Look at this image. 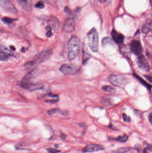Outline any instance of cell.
Returning <instances> with one entry per match:
<instances>
[{"label":"cell","instance_id":"6da1fadb","mask_svg":"<svg viewBox=\"0 0 152 153\" xmlns=\"http://www.w3.org/2000/svg\"><path fill=\"white\" fill-rule=\"evenodd\" d=\"M68 58L69 61H72L78 56L80 50V39L76 35L71 36L68 43Z\"/></svg>","mask_w":152,"mask_h":153},{"label":"cell","instance_id":"7a4b0ae2","mask_svg":"<svg viewBox=\"0 0 152 153\" xmlns=\"http://www.w3.org/2000/svg\"><path fill=\"white\" fill-rule=\"evenodd\" d=\"M39 73V70L37 68L32 69L23 78L21 82V85L23 88L27 89L30 85L33 84L35 79Z\"/></svg>","mask_w":152,"mask_h":153},{"label":"cell","instance_id":"3957f363","mask_svg":"<svg viewBox=\"0 0 152 153\" xmlns=\"http://www.w3.org/2000/svg\"><path fill=\"white\" fill-rule=\"evenodd\" d=\"M88 45L93 52H97L99 47V35L97 30L93 28L89 31L87 35Z\"/></svg>","mask_w":152,"mask_h":153},{"label":"cell","instance_id":"277c9868","mask_svg":"<svg viewBox=\"0 0 152 153\" xmlns=\"http://www.w3.org/2000/svg\"><path fill=\"white\" fill-rule=\"evenodd\" d=\"M52 54V51L50 49L44 50L35 55L31 62L33 65L41 64L49 59Z\"/></svg>","mask_w":152,"mask_h":153},{"label":"cell","instance_id":"5b68a950","mask_svg":"<svg viewBox=\"0 0 152 153\" xmlns=\"http://www.w3.org/2000/svg\"><path fill=\"white\" fill-rule=\"evenodd\" d=\"M80 68L78 65L74 64H64L59 68V71L65 75H73L80 72Z\"/></svg>","mask_w":152,"mask_h":153},{"label":"cell","instance_id":"8992f818","mask_svg":"<svg viewBox=\"0 0 152 153\" xmlns=\"http://www.w3.org/2000/svg\"><path fill=\"white\" fill-rule=\"evenodd\" d=\"M109 82L116 87H122L128 82V79L125 76L118 74H111L109 77Z\"/></svg>","mask_w":152,"mask_h":153},{"label":"cell","instance_id":"52a82bcc","mask_svg":"<svg viewBox=\"0 0 152 153\" xmlns=\"http://www.w3.org/2000/svg\"><path fill=\"white\" fill-rule=\"evenodd\" d=\"M39 18L46 22L49 26L51 27V29H53L54 30H58L59 29L60 23L59 20L56 17L53 16H42Z\"/></svg>","mask_w":152,"mask_h":153},{"label":"cell","instance_id":"ba28073f","mask_svg":"<svg viewBox=\"0 0 152 153\" xmlns=\"http://www.w3.org/2000/svg\"><path fill=\"white\" fill-rule=\"evenodd\" d=\"M0 6L9 13L17 14L18 11L9 0H0Z\"/></svg>","mask_w":152,"mask_h":153},{"label":"cell","instance_id":"9c48e42d","mask_svg":"<svg viewBox=\"0 0 152 153\" xmlns=\"http://www.w3.org/2000/svg\"><path fill=\"white\" fill-rule=\"evenodd\" d=\"M137 63L139 68L144 71L147 72L150 70L149 63L143 54L138 56L137 59Z\"/></svg>","mask_w":152,"mask_h":153},{"label":"cell","instance_id":"30bf717a","mask_svg":"<svg viewBox=\"0 0 152 153\" xmlns=\"http://www.w3.org/2000/svg\"><path fill=\"white\" fill-rule=\"evenodd\" d=\"M131 52L137 56L142 54L143 48L140 41L136 40H133L131 41L130 45Z\"/></svg>","mask_w":152,"mask_h":153},{"label":"cell","instance_id":"8fae6325","mask_svg":"<svg viewBox=\"0 0 152 153\" xmlns=\"http://www.w3.org/2000/svg\"><path fill=\"white\" fill-rule=\"evenodd\" d=\"M75 27V22L74 18L68 17L64 22L63 30L66 33H71L74 31Z\"/></svg>","mask_w":152,"mask_h":153},{"label":"cell","instance_id":"7c38bea8","mask_svg":"<svg viewBox=\"0 0 152 153\" xmlns=\"http://www.w3.org/2000/svg\"><path fill=\"white\" fill-rule=\"evenodd\" d=\"M17 3L24 10L31 12L32 10V0H17Z\"/></svg>","mask_w":152,"mask_h":153},{"label":"cell","instance_id":"4fadbf2b","mask_svg":"<svg viewBox=\"0 0 152 153\" xmlns=\"http://www.w3.org/2000/svg\"><path fill=\"white\" fill-rule=\"evenodd\" d=\"M104 148L103 146L97 144H89L86 146L83 150V153H92L94 152L104 150Z\"/></svg>","mask_w":152,"mask_h":153},{"label":"cell","instance_id":"5bb4252c","mask_svg":"<svg viewBox=\"0 0 152 153\" xmlns=\"http://www.w3.org/2000/svg\"><path fill=\"white\" fill-rule=\"evenodd\" d=\"M111 35L113 41L118 44H121L123 43L125 36L122 34L120 33L115 30H112Z\"/></svg>","mask_w":152,"mask_h":153},{"label":"cell","instance_id":"9a60e30c","mask_svg":"<svg viewBox=\"0 0 152 153\" xmlns=\"http://www.w3.org/2000/svg\"><path fill=\"white\" fill-rule=\"evenodd\" d=\"M0 51L7 55L9 57L11 56H14V57L16 56L15 53H14L12 50L11 51L6 47L2 45H0Z\"/></svg>","mask_w":152,"mask_h":153},{"label":"cell","instance_id":"2e32d148","mask_svg":"<svg viewBox=\"0 0 152 153\" xmlns=\"http://www.w3.org/2000/svg\"><path fill=\"white\" fill-rule=\"evenodd\" d=\"M152 29L151 23H146L143 25L142 28V31L143 33L146 34L149 33Z\"/></svg>","mask_w":152,"mask_h":153},{"label":"cell","instance_id":"e0dca14e","mask_svg":"<svg viewBox=\"0 0 152 153\" xmlns=\"http://www.w3.org/2000/svg\"><path fill=\"white\" fill-rule=\"evenodd\" d=\"M43 88V86L42 84H33L31 85H30V86L27 88V89L29 91H36V90H38V89H42Z\"/></svg>","mask_w":152,"mask_h":153},{"label":"cell","instance_id":"ac0fdd59","mask_svg":"<svg viewBox=\"0 0 152 153\" xmlns=\"http://www.w3.org/2000/svg\"><path fill=\"white\" fill-rule=\"evenodd\" d=\"M130 147H122L113 151V153H128L131 150Z\"/></svg>","mask_w":152,"mask_h":153},{"label":"cell","instance_id":"d6986e66","mask_svg":"<svg viewBox=\"0 0 152 153\" xmlns=\"http://www.w3.org/2000/svg\"><path fill=\"white\" fill-rule=\"evenodd\" d=\"M134 75L135 76V77L138 79V80L139 81V82H140L142 84H143L144 86H145L148 89L150 90L151 89V87H152L151 85H149V84L146 81H145L144 79H142L141 77H140V76H138V75H136V74H135Z\"/></svg>","mask_w":152,"mask_h":153},{"label":"cell","instance_id":"ffe728a7","mask_svg":"<svg viewBox=\"0 0 152 153\" xmlns=\"http://www.w3.org/2000/svg\"><path fill=\"white\" fill-rule=\"evenodd\" d=\"M102 89L105 92L109 93H114L116 92L115 89L110 86H104L102 87Z\"/></svg>","mask_w":152,"mask_h":153},{"label":"cell","instance_id":"44dd1931","mask_svg":"<svg viewBox=\"0 0 152 153\" xmlns=\"http://www.w3.org/2000/svg\"><path fill=\"white\" fill-rule=\"evenodd\" d=\"M128 135L127 134H124L122 136H120L117 138L114 139V140L120 143H124L126 142L127 141H128Z\"/></svg>","mask_w":152,"mask_h":153},{"label":"cell","instance_id":"7402d4cb","mask_svg":"<svg viewBox=\"0 0 152 153\" xmlns=\"http://www.w3.org/2000/svg\"><path fill=\"white\" fill-rule=\"evenodd\" d=\"M113 40H111V38L109 37L104 38L102 40V44L103 45H106L108 44H113Z\"/></svg>","mask_w":152,"mask_h":153},{"label":"cell","instance_id":"603a6c76","mask_svg":"<svg viewBox=\"0 0 152 153\" xmlns=\"http://www.w3.org/2000/svg\"><path fill=\"white\" fill-rule=\"evenodd\" d=\"M2 21L6 24H10L15 21V19L8 17H4L2 19Z\"/></svg>","mask_w":152,"mask_h":153},{"label":"cell","instance_id":"cb8c5ba5","mask_svg":"<svg viewBox=\"0 0 152 153\" xmlns=\"http://www.w3.org/2000/svg\"><path fill=\"white\" fill-rule=\"evenodd\" d=\"M90 55L88 54L87 53H85L83 52V64H85L86 63V62L88 61V60L90 58Z\"/></svg>","mask_w":152,"mask_h":153},{"label":"cell","instance_id":"d4e9b609","mask_svg":"<svg viewBox=\"0 0 152 153\" xmlns=\"http://www.w3.org/2000/svg\"><path fill=\"white\" fill-rule=\"evenodd\" d=\"M59 112V110L58 108H53V109H50L47 112V113L49 115H53L54 114L56 113L57 112Z\"/></svg>","mask_w":152,"mask_h":153},{"label":"cell","instance_id":"484cf974","mask_svg":"<svg viewBox=\"0 0 152 153\" xmlns=\"http://www.w3.org/2000/svg\"><path fill=\"white\" fill-rule=\"evenodd\" d=\"M35 7L38 9H43L45 7V6L42 2L39 1L35 5Z\"/></svg>","mask_w":152,"mask_h":153},{"label":"cell","instance_id":"4316f807","mask_svg":"<svg viewBox=\"0 0 152 153\" xmlns=\"http://www.w3.org/2000/svg\"><path fill=\"white\" fill-rule=\"evenodd\" d=\"M101 103L102 104L104 105V106H109V105L110 104L109 100L107 99H101Z\"/></svg>","mask_w":152,"mask_h":153},{"label":"cell","instance_id":"83f0119b","mask_svg":"<svg viewBox=\"0 0 152 153\" xmlns=\"http://www.w3.org/2000/svg\"><path fill=\"white\" fill-rule=\"evenodd\" d=\"M47 33H46L47 36L48 37H51L52 36V31H51V27H49V26L47 27Z\"/></svg>","mask_w":152,"mask_h":153},{"label":"cell","instance_id":"f1b7e54d","mask_svg":"<svg viewBox=\"0 0 152 153\" xmlns=\"http://www.w3.org/2000/svg\"><path fill=\"white\" fill-rule=\"evenodd\" d=\"M47 150L50 153H58L60 152V150H57L55 149L52 148H49L47 149Z\"/></svg>","mask_w":152,"mask_h":153},{"label":"cell","instance_id":"f546056e","mask_svg":"<svg viewBox=\"0 0 152 153\" xmlns=\"http://www.w3.org/2000/svg\"><path fill=\"white\" fill-rule=\"evenodd\" d=\"M135 149L137 150L138 153H143L142 149L139 144H137L135 146Z\"/></svg>","mask_w":152,"mask_h":153},{"label":"cell","instance_id":"4dcf8cb0","mask_svg":"<svg viewBox=\"0 0 152 153\" xmlns=\"http://www.w3.org/2000/svg\"><path fill=\"white\" fill-rule=\"evenodd\" d=\"M123 120L125 122H130L131 121V119L130 117L126 115V114L123 113Z\"/></svg>","mask_w":152,"mask_h":153},{"label":"cell","instance_id":"1f68e13d","mask_svg":"<svg viewBox=\"0 0 152 153\" xmlns=\"http://www.w3.org/2000/svg\"><path fill=\"white\" fill-rule=\"evenodd\" d=\"M59 101V99H50V100H45L46 102L47 103H57Z\"/></svg>","mask_w":152,"mask_h":153},{"label":"cell","instance_id":"d6a6232c","mask_svg":"<svg viewBox=\"0 0 152 153\" xmlns=\"http://www.w3.org/2000/svg\"><path fill=\"white\" fill-rule=\"evenodd\" d=\"M64 12L68 15H71V11L68 7H66L64 9Z\"/></svg>","mask_w":152,"mask_h":153},{"label":"cell","instance_id":"836d02e7","mask_svg":"<svg viewBox=\"0 0 152 153\" xmlns=\"http://www.w3.org/2000/svg\"><path fill=\"white\" fill-rule=\"evenodd\" d=\"M145 77L146 78V79L147 80L149 81L150 82H152V77L151 76H149V75H144Z\"/></svg>","mask_w":152,"mask_h":153},{"label":"cell","instance_id":"e575fe53","mask_svg":"<svg viewBox=\"0 0 152 153\" xmlns=\"http://www.w3.org/2000/svg\"><path fill=\"white\" fill-rule=\"evenodd\" d=\"M146 144V146H147V148H146V149H148L149 151H151L152 150V146H151V144H148V143H147V144Z\"/></svg>","mask_w":152,"mask_h":153},{"label":"cell","instance_id":"d590c367","mask_svg":"<svg viewBox=\"0 0 152 153\" xmlns=\"http://www.w3.org/2000/svg\"><path fill=\"white\" fill-rule=\"evenodd\" d=\"M48 96H49L50 97H51V98H57L58 97V96L56 95V94H48Z\"/></svg>","mask_w":152,"mask_h":153},{"label":"cell","instance_id":"8d00e7d4","mask_svg":"<svg viewBox=\"0 0 152 153\" xmlns=\"http://www.w3.org/2000/svg\"><path fill=\"white\" fill-rule=\"evenodd\" d=\"M61 114L63 116H67L69 114V112L67 111H64L61 112Z\"/></svg>","mask_w":152,"mask_h":153},{"label":"cell","instance_id":"74e56055","mask_svg":"<svg viewBox=\"0 0 152 153\" xmlns=\"http://www.w3.org/2000/svg\"><path fill=\"white\" fill-rule=\"evenodd\" d=\"M148 118H149V122H150V123L151 124L152 123V112H151L149 114V117H148Z\"/></svg>","mask_w":152,"mask_h":153},{"label":"cell","instance_id":"f35d334b","mask_svg":"<svg viewBox=\"0 0 152 153\" xmlns=\"http://www.w3.org/2000/svg\"><path fill=\"white\" fill-rule=\"evenodd\" d=\"M61 138H62L63 139H65L66 138V135H65L64 134H61Z\"/></svg>","mask_w":152,"mask_h":153},{"label":"cell","instance_id":"ab89813d","mask_svg":"<svg viewBox=\"0 0 152 153\" xmlns=\"http://www.w3.org/2000/svg\"><path fill=\"white\" fill-rule=\"evenodd\" d=\"M98 2L101 3V4H103V3H105L106 0H98Z\"/></svg>","mask_w":152,"mask_h":153},{"label":"cell","instance_id":"60d3db41","mask_svg":"<svg viewBox=\"0 0 152 153\" xmlns=\"http://www.w3.org/2000/svg\"><path fill=\"white\" fill-rule=\"evenodd\" d=\"M143 153H148V152L146 148L145 149L143 150Z\"/></svg>","mask_w":152,"mask_h":153},{"label":"cell","instance_id":"b9f144b4","mask_svg":"<svg viewBox=\"0 0 152 153\" xmlns=\"http://www.w3.org/2000/svg\"><path fill=\"white\" fill-rule=\"evenodd\" d=\"M10 48L11 49L12 51H14L15 50L14 47H13V46H10Z\"/></svg>","mask_w":152,"mask_h":153}]
</instances>
